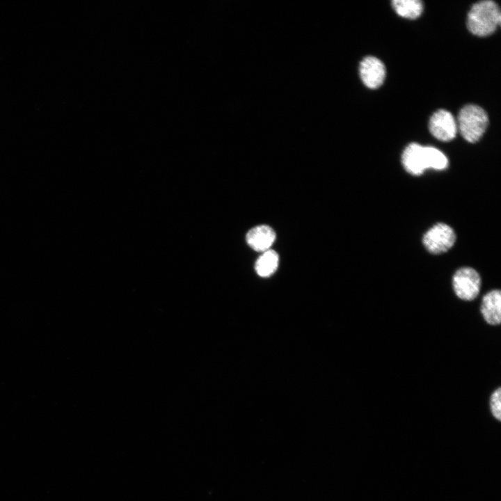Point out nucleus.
<instances>
[{
  "label": "nucleus",
  "mask_w": 501,
  "mask_h": 501,
  "mask_svg": "<svg viewBox=\"0 0 501 501\" xmlns=\"http://www.w3.org/2000/svg\"><path fill=\"white\" fill-rule=\"evenodd\" d=\"M279 257L273 250H267L263 252L255 262V271L261 277H268L272 275L278 266Z\"/></svg>",
  "instance_id": "9d476101"
},
{
  "label": "nucleus",
  "mask_w": 501,
  "mask_h": 501,
  "mask_svg": "<svg viewBox=\"0 0 501 501\" xmlns=\"http://www.w3.org/2000/svg\"><path fill=\"white\" fill-rule=\"evenodd\" d=\"M359 74L367 87L375 89L381 86L385 79V67L379 58L367 56L360 63Z\"/></svg>",
  "instance_id": "0eeeda50"
},
{
  "label": "nucleus",
  "mask_w": 501,
  "mask_h": 501,
  "mask_svg": "<svg viewBox=\"0 0 501 501\" xmlns=\"http://www.w3.org/2000/svg\"><path fill=\"white\" fill-rule=\"evenodd\" d=\"M455 240L456 234L453 229L445 223H438L424 234L422 242L429 252L440 254L450 249Z\"/></svg>",
  "instance_id": "20e7f679"
},
{
  "label": "nucleus",
  "mask_w": 501,
  "mask_h": 501,
  "mask_svg": "<svg viewBox=\"0 0 501 501\" xmlns=\"http://www.w3.org/2000/svg\"><path fill=\"white\" fill-rule=\"evenodd\" d=\"M484 320L491 325H498L501 322V292L493 289L482 298L480 308Z\"/></svg>",
  "instance_id": "1a4fd4ad"
},
{
  "label": "nucleus",
  "mask_w": 501,
  "mask_h": 501,
  "mask_svg": "<svg viewBox=\"0 0 501 501\" xmlns=\"http://www.w3.org/2000/svg\"><path fill=\"white\" fill-rule=\"evenodd\" d=\"M248 246L256 251L264 252L269 250L276 239L273 228L267 225H260L250 229L246 236Z\"/></svg>",
  "instance_id": "6e6552de"
},
{
  "label": "nucleus",
  "mask_w": 501,
  "mask_h": 501,
  "mask_svg": "<svg viewBox=\"0 0 501 501\" xmlns=\"http://www.w3.org/2000/svg\"><path fill=\"white\" fill-rule=\"evenodd\" d=\"M488 125L486 111L479 106H464L458 115V127L461 136L469 143H476L484 134Z\"/></svg>",
  "instance_id": "7ed1b4c3"
},
{
  "label": "nucleus",
  "mask_w": 501,
  "mask_h": 501,
  "mask_svg": "<svg viewBox=\"0 0 501 501\" xmlns=\"http://www.w3.org/2000/svg\"><path fill=\"white\" fill-rule=\"evenodd\" d=\"M392 6L399 16L411 19L418 18L423 11L420 0H393Z\"/></svg>",
  "instance_id": "9b49d317"
},
{
  "label": "nucleus",
  "mask_w": 501,
  "mask_h": 501,
  "mask_svg": "<svg viewBox=\"0 0 501 501\" xmlns=\"http://www.w3.org/2000/svg\"><path fill=\"white\" fill-rule=\"evenodd\" d=\"M401 162L405 170L415 176L422 175L428 168L444 170L448 165L447 157L440 150L416 143L406 147L401 155Z\"/></svg>",
  "instance_id": "f257e3e1"
},
{
  "label": "nucleus",
  "mask_w": 501,
  "mask_h": 501,
  "mask_svg": "<svg viewBox=\"0 0 501 501\" xmlns=\"http://www.w3.org/2000/svg\"><path fill=\"white\" fill-rule=\"evenodd\" d=\"M452 286L456 295L459 299L472 301L479 293L481 278L477 271L472 268H461L453 276Z\"/></svg>",
  "instance_id": "39448f33"
},
{
  "label": "nucleus",
  "mask_w": 501,
  "mask_h": 501,
  "mask_svg": "<svg viewBox=\"0 0 501 501\" xmlns=\"http://www.w3.org/2000/svg\"><path fill=\"white\" fill-rule=\"evenodd\" d=\"M500 22V9L497 3L484 0L472 6L468 14L467 26L472 34L484 37L493 33Z\"/></svg>",
  "instance_id": "f03ea898"
},
{
  "label": "nucleus",
  "mask_w": 501,
  "mask_h": 501,
  "mask_svg": "<svg viewBox=\"0 0 501 501\" xmlns=\"http://www.w3.org/2000/svg\"><path fill=\"white\" fill-rule=\"evenodd\" d=\"M490 408L493 416L498 421L501 420V388H498L490 398Z\"/></svg>",
  "instance_id": "f8f14e48"
},
{
  "label": "nucleus",
  "mask_w": 501,
  "mask_h": 501,
  "mask_svg": "<svg viewBox=\"0 0 501 501\" xmlns=\"http://www.w3.org/2000/svg\"><path fill=\"white\" fill-rule=\"evenodd\" d=\"M429 129L436 138L446 142L456 136L457 125L451 113L445 109H439L431 116Z\"/></svg>",
  "instance_id": "423d86ee"
}]
</instances>
